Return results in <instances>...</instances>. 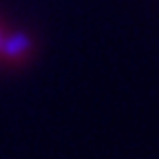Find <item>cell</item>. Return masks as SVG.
I'll use <instances>...</instances> for the list:
<instances>
[{
	"mask_svg": "<svg viewBox=\"0 0 159 159\" xmlns=\"http://www.w3.org/2000/svg\"><path fill=\"white\" fill-rule=\"evenodd\" d=\"M33 51V40L29 33L18 31V33H5L2 49H0V60L7 64H20L31 55Z\"/></svg>",
	"mask_w": 159,
	"mask_h": 159,
	"instance_id": "cell-1",
	"label": "cell"
},
{
	"mask_svg": "<svg viewBox=\"0 0 159 159\" xmlns=\"http://www.w3.org/2000/svg\"><path fill=\"white\" fill-rule=\"evenodd\" d=\"M2 40H5V27L0 25V49H2Z\"/></svg>",
	"mask_w": 159,
	"mask_h": 159,
	"instance_id": "cell-2",
	"label": "cell"
},
{
	"mask_svg": "<svg viewBox=\"0 0 159 159\" xmlns=\"http://www.w3.org/2000/svg\"><path fill=\"white\" fill-rule=\"evenodd\" d=\"M0 25H2V22H0Z\"/></svg>",
	"mask_w": 159,
	"mask_h": 159,
	"instance_id": "cell-3",
	"label": "cell"
}]
</instances>
